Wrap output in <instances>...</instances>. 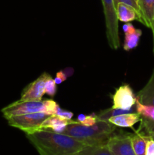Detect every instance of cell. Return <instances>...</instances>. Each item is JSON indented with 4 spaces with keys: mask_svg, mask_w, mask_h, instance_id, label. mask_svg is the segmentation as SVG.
<instances>
[{
    "mask_svg": "<svg viewBox=\"0 0 154 155\" xmlns=\"http://www.w3.org/2000/svg\"><path fill=\"white\" fill-rule=\"evenodd\" d=\"M26 136L39 155H75L86 146L72 136L48 130H38Z\"/></svg>",
    "mask_w": 154,
    "mask_h": 155,
    "instance_id": "cell-1",
    "label": "cell"
},
{
    "mask_svg": "<svg viewBox=\"0 0 154 155\" xmlns=\"http://www.w3.org/2000/svg\"><path fill=\"white\" fill-rule=\"evenodd\" d=\"M116 127L108 120L98 119L93 126H85L73 120L68 124L63 134L72 136L86 146L106 145L116 133Z\"/></svg>",
    "mask_w": 154,
    "mask_h": 155,
    "instance_id": "cell-2",
    "label": "cell"
},
{
    "mask_svg": "<svg viewBox=\"0 0 154 155\" xmlns=\"http://www.w3.org/2000/svg\"><path fill=\"white\" fill-rule=\"evenodd\" d=\"M104 8L106 22V35L110 48L117 50L120 48L119 33V20L116 15V7L113 0H101Z\"/></svg>",
    "mask_w": 154,
    "mask_h": 155,
    "instance_id": "cell-3",
    "label": "cell"
},
{
    "mask_svg": "<svg viewBox=\"0 0 154 155\" xmlns=\"http://www.w3.org/2000/svg\"><path fill=\"white\" fill-rule=\"evenodd\" d=\"M49 116V114L43 112H38L13 116L6 120H8L9 126L22 130L26 134H29L40 130L42 123Z\"/></svg>",
    "mask_w": 154,
    "mask_h": 155,
    "instance_id": "cell-4",
    "label": "cell"
},
{
    "mask_svg": "<svg viewBox=\"0 0 154 155\" xmlns=\"http://www.w3.org/2000/svg\"><path fill=\"white\" fill-rule=\"evenodd\" d=\"M44 111L43 101H18L11 103L2 109V113L5 119L13 116L28 114Z\"/></svg>",
    "mask_w": 154,
    "mask_h": 155,
    "instance_id": "cell-5",
    "label": "cell"
},
{
    "mask_svg": "<svg viewBox=\"0 0 154 155\" xmlns=\"http://www.w3.org/2000/svg\"><path fill=\"white\" fill-rule=\"evenodd\" d=\"M114 133L107 145L113 155H136L131 143V133Z\"/></svg>",
    "mask_w": 154,
    "mask_h": 155,
    "instance_id": "cell-6",
    "label": "cell"
},
{
    "mask_svg": "<svg viewBox=\"0 0 154 155\" xmlns=\"http://www.w3.org/2000/svg\"><path fill=\"white\" fill-rule=\"evenodd\" d=\"M113 105L111 107L122 110H130L136 103V95L130 85L124 84L116 89L111 95Z\"/></svg>",
    "mask_w": 154,
    "mask_h": 155,
    "instance_id": "cell-7",
    "label": "cell"
},
{
    "mask_svg": "<svg viewBox=\"0 0 154 155\" xmlns=\"http://www.w3.org/2000/svg\"><path fill=\"white\" fill-rule=\"evenodd\" d=\"M50 74L44 72L36 80L27 85L22 91L21 101H41L45 93V82Z\"/></svg>",
    "mask_w": 154,
    "mask_h": 155,
    "instance_id": "cell-8",
    "label": "cell"
},
{
    "mask_svg": "<svg viewBox=\"0 0 154 155\" xmlns=\"http://www.w3.org/2000/svg\"><path fill=\"white\" fill-rule=\"evenodd\" d=\"M73 120L63 119L57 115H50L42 123L41 130H48L57 133H63L68 124L72 123Z\"/></svg>",
    "mask_w": 154,
    "mask_h": 155,
    "instance_id": "cell-9",
    "label": "cell"
},
{
    "mask_svg": "<svg viewBox=\"0 0 154 155\" xmlns=\"http://www.w3.org/2000/svg\"><path fill=\"white\" fill-rule=\"evenodd\" d=\"M141 104L154 106V69L146 84L136 95Z\"/></svg>",
    "mask_w": 154,
    "mask_h": 155,
    "instance_id": "cell-10",
    "label": "cell"
},
{
    "mask_svg": "<svg viewBox=\"0 0 154 155\" xmlns=\"http://www.w3.org/2000/svg\"><path fill=\"white\" fill-rule=\"evenodd\" d=\"M110 123L116 126V127H122V128H131L134 124L140 121V116L137 113L124 114L118 115V116L110 117L108 120Z\"/></svg>",
    "mask_w": 154,
    "mask_h": 155,
    "instance_id": "cell-11",
    "label": "cell"
},
{
    "mask_svg": "<svg viewBox=\"0 0 154 155\" xmlns=\"http://www.w3.org/2000/svg\"><path fill=\"white\" fill-rule=\"evenodd\" d=\"M143 24L151 29L154 20V0H137Z\"/></svg>",
    "mask_w": 154,
    "mask_h": 155,
    "instance_id": "cell-12",
    "label": "cell"
},
{
    "mask_svg": "<svg viewBox=\"0 0 154 155\" xmlns=\"http://www.w3.org/2000/svg\"><path fill=\"white\" fill-rule=\"evenodd\" d=\"M116 11L118 20L121 22L128 23L134 20L140 22V18L136 11L129 5L119 3L116 7Z\"/></svg>",
    "mask_w": 154,
    "mask_h": 155,
    "instance_id": "cell-13",
    "label": "cell"
},
{
    "mask_svg": "<svg viewBox=\"0 0 154 155\" xmlns=\"http://www.w3.org/2000/svg\"><path fill=\"white\" fill-rule=\"evenodd\" d=\"M150 136L142 132L137 131L131 134V143L136 155H146V144Z\"/></svg>",
    "mask_w": 154,
    "mask_h": 155,
    "instance_id": "cell-14",
    "label": "cell"
},
{
    "mask_svg": "<svg viewBox=\"0 0 154 155\" xmlns=\"http://www.w3.org/2000/svg\"><path fill=\"white\" fill-rule=\"evenodd\" d=\"M141 35L142 31L139 29H135L134 31L125 33V40L123 44L124 50L129 51L137 47Z\"/></svg>",
    "mask_w": 154,
    "mask_h": 155,
    "instance_id": "cell-15",
    "label": "cell"
},
{
    "mask_svg": "<svg viewBox=\"0 0 154 155\" xmlns=\"http://www.w3.org/2000/svg\"><path fill=\"white\" fill-rule=\"evenodd\" d=\"M135 107L136 112L140 116V119L154 123V106L141 104L136 99Z\"/></svg>",
    "mask_w": 154,
    "mask_h": 155,
    "instance_id": "cell-16",
    "label": "cell"
},
{
    "mask_svg": "<svg viewBox=\"0 0 154 155\" xmlns=\"http://www.w3.org/2000/svg\"><path fill=\"white\" fill-rule=\"evenodd\" d=\"M75 155H113L107 145L85 146Z\"/></svg>",
    "mask_w": 154,
    "mask_h": 155,
    "instance_id": "cell-17",
    "label": "cell"
},
{
    "mask_svg": "<svg viewBox=\"0 0 154 155\" xmlns=\"http://www.w3.org/2000/svg\"><path fill=\"white\" fill-rule=\"evenodd\" d=\"M136 112V107L135 105L131 108L130 110H122V109H116L110 107V108L105 109L98 114V117L99 120H108L110 117H113L118 116V115L124 114H129V113H134Z\"/></svg>",
    "mask_w": 154,
    "mask_h": 155,
    "instance_id": "cell-18",
    "label": "cell"
},
{
    "mask_svg": "<svg viewBox=\"0 0 154 155\" xmlns=\"http://www.w3.org/2000/svg\"><path fill=\"white\" fill-rule=\"evenodd\" d=\"M80 123L81 124L85 126H93L98 122V115L95 114H92L91 115H84V114H80L75 120Z\"/></svg>",
    "mask_w": 154,
    "mask_h": 155,
    "instance_id": "cell-19",
    "label": "cell"
},
{
    "mask_svg": "<svg viewBox=\"0 0 154 155\" xmlns=\"http://www.w3.org/2000/svg\"><path fill=\"white\" fill-rule=\"evenodd\" d=\"M56 83L54 81V79H53L51 76L48 77L45 82V93L50 97H54L55 96L56 93H57V86H56Z\"/></svg>",
    "mask_w": 154,
    "mask_h": 155,
    "instance_id": "cell-20",
    "label": "cell"
},
{
    "mask_svg": "<svg viewBox=\"0 0 154 155\" xmlns=\"http://www.w3.org/2000/svg\"><path fill=\"white\" fill-rule=\"evenodd\" d=\"M44 102V111L43 113L49 115H54L57 111V107L59 104L53 99H45Z\"/></svg>",
    "mask_w": 154,
    "mask_h": 155,
    "instance_id": "cell-21",
    "label": "cell"
},
{
    "mask_svg": "<svg viewBox=\"0 0 154 155\" xmlns=\"http://www.w3.org/2000/svg\"><path fill=\"white\" fill-rule=\"evenodd\" d=\"M113 2H114L115 7H116L119 3H123V4H125L127 5H129L130 7L133 8L138 15L139 18H140V23L143 24V19H142L140 8H139L138 4H137V0H113Z\"/></svg>",
    "mask_w": 154,
    "mask_h": 155,
    "instance_id": "cell-22",
    "label": "cell"
},
{
    "mask_svg": "<svg viewBox=\"0 0 154 155\" xmlns=\"http://www.w3.org/2000/svg\"><path fill=\"white\" fill-rule=\"evenodd\" d=\"M140 126L137 131L142 132L146 135H149L154 133V123L149 122V121L144 120L140 119Z\"/></svg>",
    "mask_w": 154,
    "mask_h": 155,
    "instance_id": "cell-23",
    "label": "cell"
},
{
    "mask_svg": "<svg viewBox=\"0 0 154 155\" xmlns=\"http://www.w3.org/2000/svg\"><path fill=\"white\" fill-rule=\"evenodd\" d=\"M71 71H72V69L68 68V69L64 70V71H58L56 74V77L54 78V81H55L56 84H60L63 81H65L67 79V77L72 74V72L71 73Z\"/></svg>",
    "mask_w": 154,
    "mask_h": 155,
    "instance_id": "cell-24",
    "label": "cell"
},
{
    "mask_svg": "<svg viewBox=\"0 0 154 155\" xmlns=\"http://www.w3.org/2000/svg\"><path fill=\"white\" fill-rule=\"evenodd\" d=\"M54 115H57V116L63 118V119L69 120H71L73 117V113L71 111H69V110H63L61 107H60V105L57 107V111H56V114Z\"/></svg>",
    "mask_w": 154,
    "mask_h": 155,
    "instance_id": "cell-25",
    "label": "cell"
},
{
    "mask_svg": "<svg viewBox=\"0 0 154 155\" xmlns=\"http://www.w3.org/2000/svg\"><path fill=\"white\" fill-rule=\"evenodd\" d=\"M146 155H154V139L151 136L146 144Z\"/></svg>",
    "mask_w": 154,
    "mask_h": 155,
    "instance_id": "cell-26",
    "label": "cell"
},
{
    "mask_svg": "<svg viewBox=\"0 0 154 155\" xmlns=\"http://www.w3.org/2000/svg\"><path fill=\"white\" fill-rule=\"evenodd\" d=\"M151 30H152V41H153V48H152V52L154 54V21L152 22V27H151Z\"/></svg>",
    "mask_w": 154,
    "mask_h": 155,
    "instance_id": "cell-27",
    "label": "cell"
},
{
    "mask_svg": "<svg viewBox=\"0 0 154 155\" xmlns=\"http://www.w3.org/2000/svg\"><path fill=\"white\" fill-rule=\"evenodd\" d=\"M149 136H151V138H152V139H154V133H151V134H149Z\"/></svg>",
    "mask_w": 154,
    "mask_h": 155,
    "instance_id": "cell-28",
    "label": "cell"
},
{
    "mask_svg": "<svg viewBox=\"0 0 154 155\" xmlns=\"http://www.w3.org/2000/svg\"><path fill=\"white\" fill-rule=\"evenodd\" d=\"M153 21H154V20H153Z\"/></svg>",
    "mask_w": 154,
    "mask_h": 155,
    "instance_id": "cell-29",
    "label": "cell"
}]
</instances>
